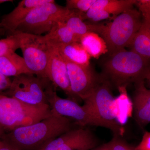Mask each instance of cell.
<instances>
[{"mask_svg":"<svg viewBox=\"0 0 150 150\" xmlns=\"http://www.w3.org/2000/svg\"><path fill=\"white\" fill-rule=\"evenodd\" d=\"M39 122L5 133L1 139L16 150H38L62 134L72 129L70 118L52 111Z\"/></svg>","mask_w":150,"mask_h":150,"instance_id":"cell-1","label":"cell"},{"mask_svg":"<svg viewBox=\"0 0 150 150\" xmlns=\"http://www.w3.org/2000/svg\"><path fill=\"white\" fill-rule=\"evenodd\" d=\"M150 65V62L139 54L124 49L109 56L103 64L102 75L119 89L144 79L143 75Z\"/></svg>","mask_w":150,"mask_h":150,"instance_id":"cell-2","label":"cell"},{"mask_svg":"<svg viewBox=\"0 0 150 150\" xmlns=\"http://www.w3.org/2000/svg\"><path fill=\"white\" fill-rule=\"evenodd\" d=\"M143 19L141 13L133 8L116 16L111 22L99 24L97 34L105 41L109 56L131 47Z\"/></svg>","mask_w":150,"mask_h":150,"instance_id":"cell-3","label":"cell"},{"mask_svg":"<svg viewBox=\"0 0 150 150\" xmlns=\"http://www.w3.org/2000/svg\"><path fill=\"white\" fill-rule=\"evenodd\" d=\"M52 113L49 104L31 105L0 93V128L5 134L39 122Z\"/></svg>","mask_w":150,"mask_h":150,"instance_id":"cell-4","label":"cell"},{"mask_svg":"<svg viewBox=\"0 0 150 150\" xmlns=\"http://www.w3.org/2000/svg\"><path fill=\"white\" fill-rule=\"evenodd\" d=\"M112 85L102 75L91 94L84 100L92 110L99 126L110 129L114 135L122 136L123 129L116 116V99L113 96Z\"/></svg>","mask_w":150,"mask_h":150,"instance_id":"cell-5","label":"cell"},{"mask_svg":"<svg viewBox=\"0 0 150 150\" xmlns=\"http://www.w3.org/2000/svg\"><path fill=\"white\" fill-rule=\"evenodd\" d=\"M74 11L53 1L33 8L14 32L36 35L47 33L56 23L65 22Z\"/></svg>","mask_w":150,"mask_h":150,"instance_id":"cell-6","label":"cell"},{"mask_svg":"<svg viewBox=\"0 0 150 150\" xmlns=\"http://www.w3.org/2000/svg\"><path fill=\"white\" fill-rule=\"evenodd\" d=\"M13 34L17 38L25 62L31 74L42 79H48L49 46L45 36L21 32Z\"/></svg>","mask_w":150,"mask_h":150,"instance_id":"cell-7","label":"cell"},{"mask_svg":"<svg viewBox=\"0 0 150 150\" xmlns=\"http://www.w3.org/2000/svg\"><path fill=\"white\" fill-rule=\"evenodd\" d=\"M32 74L14 77L10 88L2 93L34 105L48 104L43 81Z\"/></svg>","mask_w":150,"mask_h":150,"instance_id":"cell-8","label":"cell"},{"mask_svg":"<svg viewBox=\"0 0 150 150\" xmlns=\"http://www.w3.org/2000/svg\"><path fill=\"white\" fill-rule=\"evenodd\" d=\"M46 92L48 104L53 112L74 119L75 124L81 127L87 126H99L93 112L87 105L84 103L81 106L72 100L62 98L50 86L46 88Z\"/></svg>","mask_w":150,"mask_h":150,"instance_id":"cell-9","label":"cell"},{"mask_svg":"<svg viewBox=\"0 0 150 150\" xmlns=\"http://www.w3.org/2000/svg\"><path fill=\"white\" fill-rule=\"evenodd\" d=\"M98 146L89 129H72L50 141L38 150H91Z\"/></svg>","mask_w":150,"mask_h":150,"instance_id":"cell-10","label":"cell"},{"mask_svg":"<svg viewBox=\"0 0 150 150\" xmlns=\"http://www.w3.org/2000/svg\"><path fill=\"white\" fill-rule=\"evenodd\" d=\"M73 94L78 99L84 100L92 92L99 80L89 67H83L65 61Z\"/></svg>","mask_w":150,"mask_h":150,"instance_id":"cell-11","label":"cell"},{"mask_svg":"<svg viewBox=\"0 0 150 150\" xmlns=\"http://www.w3.org/2000/svg\"><path fill=\"white\" fill-rule=\"evenodd\" d=\"M48 44L49 56L47 78L54 85L62 89L69 97V99L77 102L79 99L73 94L71 89L66 62L59 53L58 47Z\"/></svg>","mask_w":150,"mask_h":150,"instance_id":"cell-12","label":"cell"},{"mask_svg":"<svg viewBox=\"0 0 150 150\" xmlns=\"http://www.w3.org/2000/svg\"><path fill=\"white\" fill-rule=\"evenodd\" d=\"M54 0H22L13 10L3 17L0 27L8 31L10 35L16 30L28 14L33 8Z\"/></svg>","mask_w":150,"mask_h":150,"instance_id":"cell-13","label":"cell"},{"mask_svg":"<svg viewBox=\"0 0 150 150\" xmlns=\"http://www.w3.org/2000/svg\"><path fill=\"white\" fill-rule=\"evenodd\" d=\"M135 86L133 100L134 115L137 123L146 126L150 123V89L146 87L143 79L137 81Z\"/></svg>","mask_w":150,"mask_h":150,"instance_id":"cell-14","label":"cell"},{"mask_svg":"<svg viewBox=\"0 0 150 150\" xmlns=\"http://www.w3.org/2000/svg\"><path fill=\"white\" fill-rule=\"evenodd\" d=\"M56 46L65 61L83 67L90 66L91 56L79 42Z\"/></svg>","mask_w":150,"mask_h":150,"instance_id":"cell-15","label":"cell"},{"mask_svg":"<svg viewBox=\"0 0 150 150\" xmlns=\"http://www.w3.org/2000/svg\"><path fill=\"white\" fill-rule=\"evenodd\" d=\"M0 72L7 77L17 76L23 74H31L23 57L15 52L0 58Z\"/></svg>","mask_w":150,"mask_h":150,"instance_id":"cell-16","label":"cell"},{"mask_svg":"<svg viewBox=\"0 0 150 150\" xmlns=\"http://www.w3.org/2000/svg\"><path fill=\"white\" fill-rule=\"evenodd\" d=\"M44 36L48 43L56 46L80 42L79 38L74 34L64 21L56 23Z\"/></svg>","mask_w":150,"mask_h":150,"instance_id":"cell-17","label":"cell"},{"mask_svg":"<svg viewBox=\"0 0 150 150\" xmlns=\"http://www.w3.org/2000/svg\"><path fill=\"white\" fill-rule=\"evenodd\" d=\"M130 48L131 51L150 62V19H143Z\"/></svg>","mask_w":150,"mask_h":150,"instance_id":"cell-18","label":"cell"},{"mask_svg":"<svg viewBox=\"0 0 150 150\" xmlns=\"http://www.w3.org/2000/svg\"><path fill=\"white\" fill-rule=\"evenodd\" d=\"M79 43L91 57L95 59H98L101 55L108 53L105 41L95 33H88L82 36Z\"/></svg>","mask_w":150,"mask_h":150,"instance_id":"cell-19","label":"cell"},{"mask_svg":"<svg viewBox=\"0 0 150 150\" xmlns=\"http://www.w3.org/2000/svg\"><path fill=\"white\" fill-rule=\"evenodd\" d=\"M137 0H96L92 7L103 10L110 15H119L133 8Z\"/></svg>","mask_w":150,"mask_h":150,"instance_id":"cell-20","label":"cell"},{"mask_svg":"<svg viewBox=\"0 0 150 150\" xmlns=\"http://www.w3.org/2000/svg\"><path fill=\"white\" fill-rule=\"evenodd\" d=\"M82 13H83L74 11L64 22L80 40L82 36L88 33H97L98 29V24H91L84 22L81 17Z\"/></svg>","mask_w":150,"mask_h":150,"instance_id":"cell-21","label":"cell"},{"mask_svg":"<svg viewBox=\"0 0 150 150\" xmlns=\"http://www.w3.org/2000/svg\"><path fill=\"white\" fill-rule=\"evenodd\" d=\"M20 48L16 35L12 34L4 39H0V58L7 54L15 52Z\"/></svg>","mask_w":150,"mask_h":150,"instance_id":"cell-22","label":"cell"},{"mask_svg":"<svg viewBox=\"0 0 150 150\" xmlns=\"http://www.w3.org/2000/svg\"><path fill=\"white\" fill-rule=\"evenodd\" d=\"M96 1V0H67L66 7L70 10L85 13L91 8Z\"/></svg>","mask_w":150,"mask_h":150,"instance_id":"cell-23","label":"cell"},{"mask_svg":"<svg viewBox=\"0 0 150 150\" xmlns=\"http://www.w3.org/2000/svg\"><path fill=\"white\" fill-rule=\"evenodd\" d=\"M111 15L103 10L92 7L85 13H82L81 17L83 20H89L94 22H98L110 18Z\"/></svg>","mask_w":150,"mask_h":150,"instance_id":"cell-24","label":"cell"},{"mask_svg":"<svg viewBox=\"0 0 150 150\" xmlns=\"http://www.w3.org/2000/svg\"><path fill=\"white\" fill-rule=\"evenodd\" d=\"M107 144L109 150H136L135 148L128 144L120 136L114 135Z\"/></svg>","mask_w":150,"mask_h":150,"instance_id":"cell-25","label":"cell"},{"mask_svg":"<svg viewBox=\"0 0 150 150\" xmlns=\"http://www.w3.org/2000/svg\"><path fill=\"white\" fill-rule=\"evenodd\" d=\"M136 5L143 18L150 19V0H137Z\"/></svg>","mask_w":150,"mask_h":150,"instance_id":"cell-26","label":"cell"},{"mask_svg":"<svg viewBox=\"0 0 150 150\" xmlns=\"http://www.w3.org/2000/svg\"><path fill=\"white\" fill-rule=\"evenodd\" d=\"M136 150H150V132L146 131L142 141L136 147Z\"/></svg>","mask_w":150,"mask_h":150,"instance_id":"cell-27","label":"cell"},{"mask_svg":"<svg viewBox=\"0 0 150 150\" xmlns=\"http://www.w3.org/2000/svg\"><path fill=\"white\" fill-rule=\"evenodd\" d=\"M12 81L8 77L0 72V93L8 90L10 87Z\"/></svg>","mask_w":150,"mask_h":150,"instance_id":"cell-28","label":"cell"},{"mask_svg":"<svg viewBox=\"0 0 150 150\" xmlns=\"http://www.w3.org/2000/svg\"><path fill=\"white\" fill-rule=\"evenodd\" d=\"M0 150H16L0 139Z\"/></svg>","mask_w":150,"mask_h":150,"instance_id":"cell-29","label":"cell"},{"mask_svg":"<svg viewBox=\"0 0 150 150\" xmlns=\"http://www.w3.org/2000/svg\"><path fill=\"white\" fill-rule=\"evenodd\" d=\"M144 79H146L149 81L150 85V65L147 68L143 75Z\"/></svg>","mask_w":150,"mask_h":150,"instance_id":"cell-30","label":"cell"},{"mask_svg":"<svg viewBox=\"0 0 150 150\" xmlns=\"http://www.w3.org/2000/svg\"><path fill=\"white\" fill-rule=\"evenodd\" d=\"M91 150H109L107 143L98 146Z\"/></svg>","mask_w":150,"mask_h":150,"instance_id":"cell-31","label":"cell"},{"mask_svg":"<svg viewBox=\"0 0 150 150\" xmlns=\"http://www.w3.org/2000/svg\"><path fill=\"white\" fill-rule=\"evenodd\" d=\"M7 2H13V1H11V0H0V5L3 3Z\"/></svg>","mask_w":150,"mask_h":150,"instance_id":"cell-32","label":"cell"},{"mask_svg":"<svg viewBox=\"0 0 150 150\" xmlns=\"http://www.w3.org/2000/svg\"><path fill=\"white\" fill-rule=\"evenodd\" d=\"M4 132L3 131L2 129L0 128V139L1 138V137H3V135H4Z\"/></svg>","mask_w":150,"mask_h":150,"instance_id":"cell-33","label":"cell"},{"mask_svg":"<svg viewBox=\"0 0 150 150\" xmlns=\"http://www.w3.org/2000/svg\"><path fill=\"white\" fill-rule=\"evenodd\" d=\"M2 29V28H1V27H0V31H1V30Z\"/></svg>","mask_w":150,"mask_h":150,"instance_id":"cell-34","label":"cell"}]
</instances>
